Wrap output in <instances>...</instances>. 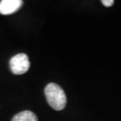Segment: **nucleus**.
Masks as SVG:
<instances>
[{
	"label": "nucleus",
	"instance_id": "nucleus-1",
	"mask_svg": "<svg viewBox=\"0 0 121 121\" xmlns=\"http://www.w3.org/2000/svg\"><path fill=\"white\" fill-rule=\"evenodd\" d=\"M45 95L50 106L54 110L64 109L67 103V98L65 91L56 83H49L45 88Z\"/></svg>",
	"mask_w": 121,
	"mask_h": 121
},
{
	"label": "nucleus",
	"instance_id": "nucleus-2",
	"mask_svg": "<svg viewBox=\"0 0 121 121\" xmlns=\"http://www.w3.org/2000/svg\"><path fill=\"white\" fill-rule=\"evenodd\" d=\"M9 68L15 75H22L27 72L30 68L28 57L23 53L16 54L9 60Z\"/></svg>",
	"mask_w": 121,
	"mask_h": 121
},
{
	"label": "nucleus",
	"instance_id": "nucleus-3",
	"mask_svg": "<svg viewBox=\"0 0 121 121\" xmlns=\"http://www.w3.org/2000/svg\"><path fill=\"white\" fill-rule=\"evenodd\" d=\"M22 4L21 0H2L0 2V13L2 15L12 14L17 11Z\"/></svg>",
	"mask_w": 121,
	"mask_h": 121
},
{
	"label": "nucleus",
	"instance_id": "nucleus-4",
	"mask_svg": "<svg viewBox=\"0 0 121 121\" xmlns=\"http://www.w3.org/2000/svg\"><path fill=\"white\" fill-rule=\"evenodd\" d=\"M11 121H38V117L34 112L25 110L14 116Z\"/></svg>",
	"mask_w": 121,
	"mask_h": 121
},
{
	"label": "nucleus",
	"instance_id": "nucleus-5",
	"mask_svg": "<svg viewBox=\"0 0 121 121\" xmlns=\"http://www.w3.org/2000/svg\"><path fill=\"white\" fill-rule=\"evenodd\" d=\"M101 3L106 7H109L112 6L113 3H114V1H113V0H102Z\"/></svg>",
	"mask_w": 121,
	"mask_h": 121
}]
</instances>
